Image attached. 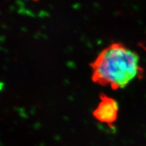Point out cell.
Returning a JSON list of instances; mask_svg holds the SVG:
<instances>
[{"mask_svg":"<svg viewBox=\"0 0 146 146\" xmlns=\"http://www.w3.org/2000/svg\"><path fill=\"white\" fill-rule=\"evenodd\" d=\"M90 66L92 81L113 90L125 87L143 71L138 54L121 43L102 50Z\"/></svg>","mask_w":146,"mask_h":146,"instance_id":"cell-1","label":"cell"},{"mask_svg":"<svg viewBox=\"0 0 146 146\" xmlns=\"http://www.w3.org/2000/svg\"><path fill=\"white\" fill-rule=\"evenodd\" d=\"M100 101L93 112V116L102 123L112 125L116 121L118 116L119 106L114 98L101 94Z\"/></svg>","mask_w":146,"mask_h":146,"instance_id":"cell-2","label":"cell"}]
</instances>
